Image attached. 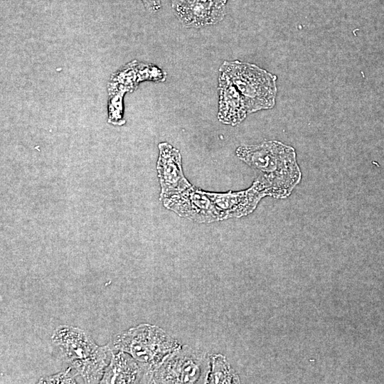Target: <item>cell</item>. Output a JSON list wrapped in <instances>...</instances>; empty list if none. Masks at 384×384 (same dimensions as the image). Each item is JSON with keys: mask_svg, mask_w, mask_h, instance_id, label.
Instances as JSON below:
<instances>
[{"mask_svg": "<svg viewBox=\"0 0 384 384\" xmlns=\"http://www.w3.org/2000/svg\"><path fill=\"white\" fill-rule=\"evenodd\" d=\"M124 93L114 92L110 93L108 103V122L115 125H122L123 119V96Z\"/></svg>", "mask_w": 384, "mask_h": 384, "instance_id": "cell-11", "label": "cell"}, {"mask_svg": "<svg viewBox=\"0 0 384 384\" xmlns=\"http://www.w3.org/2000/svg\"><path fill=\"white\" fill-rule=\"evenodd\" d=\"M156 170L161 185L160 200L182 192L192 185L183 175L180 151L167 142L159 144Z\"/></svg>", "mask_w": 384, "mask_h": 384, "instance_id": "cell-7", "label": "cell"}, {"mask_svg": "<svg viewBox=\"0 0 384 384\" xmlns=\"http://www.w3.org/2000/svg\"><path fill=\"white\" fill-rule=\"evenodd\" d=\"M163 205L178 215L198 223L220 220L213 203L202 191L193 186L162 199Z\"/></svg>", "mask_w": 384, "mask_h": 384, "instance_id": "cell-4", "label": "cell"}, {"mask_svg": "<svg viewBox=\"0 0 384 384\" xmlns=\"http://www.w3.org/2000/svg\"><path fill=\"white\" fill-rule=\"evenodd\" d=\"M71 368L66 371L41 378L38 383H75L74 375L70 373Z\"/></svg>", "mask_w": 384, "mask_h": 384, "instance_id": "cell-12", "label": "cell"}, {"mask_svg": "<svg viewBox=\"0 0 384 384\" xmlns=\"http://www.w3.org/2000/svg\"><path fill=\"white\" fill-rule=\"evenodd\" d=\"M52 340L85 383H97L101 380L108 366L111 351L109 345L99 346L83 331L68 326L58 327Z\"/></svg>", "mask_w": 384, "mask_h": 384, "instance_id": "cell-2", "label": "cell"}, {"mask_svg": "<svg viewBox=\"0 0 384 384\" xmlns=\"http://www.w3.org/2000/svg\"><path fill=\"white\" fill-rule=\"evenodd\" d=\"M139 373L137 363L119 351L114 353L107 366L101 383H134Z\"/></svg>", "mask_w": 384, "mask_h": 384, "instance_id": "cell-10", "label": "cell"}, {"mask_svg": "<svg viewBox=\"0 0 384 384\" xmlns=\"http://www.w3.org/2000/svg\"><path fill=\"white\" fill-rule=\"evenodd\" d=\"M144 6L151 12L158 11L161 7L160 0H142Z\"/></svg>", "mask_w": 384, "mask_h": 384, "instance_id": "cell-13", "label": "cell"}, {"mask_svg": "<svg viewBox=\"0 0 384 384\" xmlns=\"http://www.w3.org/2000/svg\"><path fill=\"white\" fill-rule=\"evenodd\" d=\"M225 74L244 98L248 113L272 108L277 94V77L256 65L239 60L224 61Z\"/></svg>", "mask_w": 384, "mask_h": 384, "instance_id": "cell-3", "label": "cell"}, {"mask_svg": "<svg viewBox=\"0 0 384 384\" xmlns=\"http://www.w3.org/2000/svg\"><path fill=\"white\" fill-rule=\"evenodd\" d=\"M206 193L218 212L220 220L247 215L256 208L262 198L270 196L267 187L257 178L252 185L244 191Z\"/></svg>", "mask_w": 384, "mask_h": 384, "instance_id": "cell-5", "label": "cell"}, {"mask_svg": "<svg viewBox=\"0 0 384 384\" xmlns=\"http://www.w3.org/2000/svg\"><path fill=\"white\" fill-rule=\"evenodd\" d=\"M227 0H173V8L186 27L201 28L215 24L225 16Z\"/></svg>", "mask_w": 384, "mask_h": 384, "instance_id": "cell-8", "label": "cell"}, {"mask_svg": "<svg viewBox=\"0 0 384 384\" xmlns=\"http://www.w3.org/2000/svg\"><path fill=\"white\" fill-rule=\"evenodd\" d=\"M161 336L157 329L142 326L118 334L112 345L114 349L126 351L136 359L151 366L159 360Z\"/></svg>", "mask_w": 384, "mask_h": 384, "instance_id": "cell-6", "label": "cell"}, {"mask_svg": "<svg viewBox=\"0 0 384 384\" xmlns=\"http://www.w3.org/2000/svg\"><path fill=\"white\" fill-rule=\"evenodd\" d=\"M237 156L258 173V178L268 189L270 196L284 198L300 182L302 173L293 147L278 141L241 145Z\"/></svg>", "mask_w": 384, "mask_h": 384, "instance_id": "cell-1", "label": "cell"}, {"mask_svg": "<svg viewBox=\"0 0 384 384\" xmlns=\"http://www.w3.org/2000/svg\"><path fill=\"white\" fill-rule=\"evenodd\" d=\"M218 120L232 126L240 124L247 116L244 98L230 79L220 73L218 77Z\"/></svg>", "mask_w": 384, "mask_h": 384, "instance_id": "cell-9", "label": "cell"}]
</instances>
